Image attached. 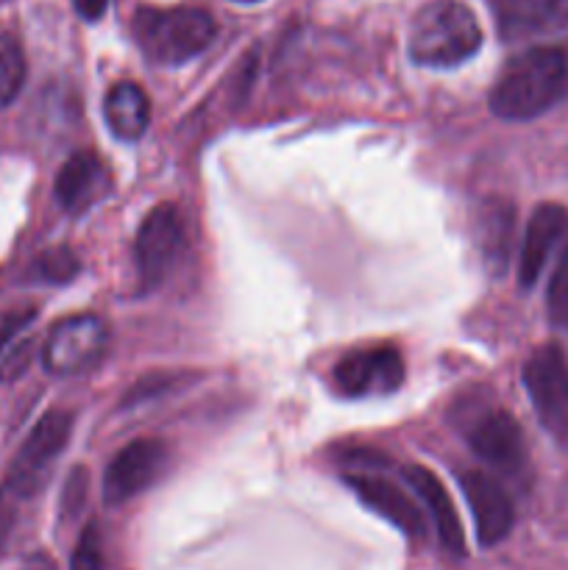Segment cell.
<instances>
[{"mask_svg":"<svg viewBox=\"0 0 568 570\" xmlns=\"http://www.w3.org/2000/svg\"><path fill=\"white\" fill-rule=\"evenodd\" d=\"M404 482L415 490V495L423 501V507H427L429 518H432L434 529H438V538L440 543H443V549L454 557L466 554L462 523L460 518H457L454 501H451L449 490L440 484V479L434 476L429 468L410 465L404 468Z\"/></svg>","mask_w":568,"mask_h":570,"instance_id":"16","label":"cell"},{"mask_svg":"<svg viewBox=\"0 0 568 570\" xmlns=\"http://www.w3.org/2000/svg\"><path fill=\"white\" fill-rule=\"evenodd\" d=\"M104 117L117 139H139L148 131L150 100L145 89L134 81H117L104 98Z\"/></svg>","mask_w":568,"mask_h":570,"instance_id":"17","label":"cell"},{"mask_svg":"<svg viewBox=\"0 0 568 570\" xmlns=\"http://www.w3.org/2000/svg\"><path fill=\"white\" fill-rule=\"evenodd\" d=\"M462 434L473 454L488 462L501 476H527V443H523L521 426L510 412L499 410V406H482L477 412H468L462 421Z\"/></svg>","mask_w":568,"mask_h":570,"instance_id":"5","label":"cell"},{"mask_svg":"<svg viewBox=\"0 0 568 570\" xmlns=\"http://www.w3.org/2000/svg\"><path fill=\"white\" fill-rule=\"evenodd\" d=\"M70 432L72 415L61 410L48 412L31 429V434H28L26 443L17 451L14 462H11L9 476L3 482V493H0V534L9 529L14 504L33 499L45 488V482L50 476V468H53L56 456L65 451Z\"/></svg>","mask_w":568,"mask_h":570,"instance_id":"4","label":"cell"},{"mask_svg":"<svg viewBox=\"0 0 568 570\" xmlns=\"http://www.w3.org/2000/svg\"><path fill=\"white\" fill-rule=\"evenodd\" d=\"M184 248V223L176 206L161 204L145 215L134 239V262L143 287H159L176 267Z\"/></svg>","mask_w":568,"mask_h":570,"instance_id":"8","label":"cell"},{"mask_svg":"<svg viewBox=\"0 0 568 570\" xmlns=\"http://www.w3.org/2000/svg\"><path fill=\"white\" fill-rule=\"evenodd\" d=\"M527 387L538 421L557 440H568V360L560 345H540L523 365Z\"/></svg>","mask_w":568,"mask_h":570,"instance_id":"7","label":"cell"},{"mask_svg":"<svg viewBox=\"0 0 568 570\" xmlns=\"http://www.w3.org/2000/svg\"><path fill=\"white\" fill-rule=\"evenodd\" d=\"M109 193V173L92 150H78L61 165L53 195L67 215H84Z\"/></svg>","mask_w":568,"mask_h":570,"instance_id":"15","label":"cell"},{"mask_svg":"<svg viewBox=\"0 0 568 570\" xmlns=\"http://www.w3.org/2000/svg\"><path fill=\"white\" fill-rule=\"evenodd\" d=\"M512 206L505 200H488L479 215V245L482 256L496 273L505 271L512 248Z\"/></svg>","mask_w":568,"mask_h":570,"instance_id":"18","label":"cell"},{"mask_svg":"<svg viewBox=\"0 0 568 570\" xmlns=\"http://www.w3.org/2000/svg\"><path fill=\"white\" fill-rule=\"evenodd\" d=\"M568 92V53L535 45L512 56L490 87V111L501 120L523 122L546 115Z\"/></svg>","mask_w":568,"mask_h":570,"instance_id":"1","label":"cell"},{"mask_svg":"<svg viewBox=\"0 0 568 570\" xmlns=\"http://www.w3.org/2000/svg\"><path fill=\"white\" fill-rule=\"evenodd\" d=\"M349 490H354L356 499L373 510L376 515H382L384 521L393 523L395 529H401L410 538H423L427 534V521H423L421 510L415 507V501L399 488V484L388 482L379 473H349L345 476Z\"/></svg>","mask_w":568,"mask_h":570,"instance_id":"14","label":"cell"},{"mask_svg":"<svg viewBox=\"0 0 568 570\" xmlns=\"http://www.w3.org/2000/svg\"><path fill=\"white\" fill-rule=\"evenodd\" d=\"M234 3H259V0H234Z\"/></svg>","mask_w":568,"mask_h":570,"instance_id":"26","label":"cell"},{"mask_svg":"<svg viewBox=\"0 0 568 570\" xmlns=\"http://www.w3.org/2000/svg\"><path fill=\"white\" fill-rule=\"evenodd\" d=\"M460 484L468 507H471L479 543L490 549V546H499L501 540H507V534L512 532V523H516V507H512L505 484L482 471H466L460 476Z\"/></svg>","mask_w":568,"mask_h":570,"instance_id":"11","label":"cell"},{"mask_svg":"<svg viewBox=\"0 0 568 570\" xmlns=\"http://www.w3.org/2000/svg\"><path fill=\"white\" fill-rule=\"evenodd\" d=\"M70 570H106L98 523H87L70 557Z\"/></svg>","mask_w":568,"mask_h":570,"instance_id":"22","label":"cell"},{"mask_svg":"<svg viewBox=\"0 0 568 570\" xmlns=\"http://www.w3.org/2000/svg\"><path fill=\"white\" fill-rule=\"evenodd\" d=\"M546 309H549V321L555 323L560 332H568V245L562 248L560 262H557L555 273H551L549 278Z\"/></svg>","mask_w":568,"mask_h":570,"instance_id":"21","label":"cell"},{"mask_svg":"<svg viewBox=\"0 0 568 570\" xmlns=\"http://www.w3.org/2000/svg\"><path fill=\"white\" fill-rule=\"evenodd\" d=\"M568 239V209L562 204H540L532 212L523 232L521 256H518V282L523 289L535 287L551 254Z\"/></svg>","mask_w":568,"mask_h":570,"instance_id":"12","label":"cell"},{"mask_svg":"<svg viewBox=\"0 0 568 570\" xmlns=\"http://www.w3.org/2000/svg\"><path fill=\"white\" fill-rule=\"evenodd\" d=\"M72 3H76V11L84 17V20L95 22V20H100V17H104L109 0H72Z\"/></svg>","mask_w":568,"mask_h":570,"instance_id":"25","label":"cell"},{"mask_svg":"<svg viewBox=\"0 0 568 570\" xmlns=\"http://www.w3.org/2000/svg\"><path fill=\"white\" fill-rule=\"evenodd\" d=\"M33 321H37V309H31V306H17V309L0 312V354H3L6 345H9L17 334L26 332Z\"/></svg>","mask_w":568,"mask_h":570,"instance_id":"23","label":"cell"},{"mask_svg":"<svg viewBox=\"0 0 568 570\" xmlns=\"http://www.w3.org/2000/svg\"><path fill=\"white\" fill-rule=\"evenodd\" d=\"M490 11L505 42L546 37L568 28V0H490Z\"/></svg>","mask_w":568,"mask_h":570,"instance_id":"13","label":"cell"},{"mask_svg":"<svg viewBox=\"0 0 568 570\" xmlns=\"http://www.w3.org/2000/svg\"><path fill=\"white\" fill-rule=\"evenodd\" d=\"M167 445L161 440H134L126 449L111 456L109 468L104 473V499L106 504L117 507L137 499L143 490H148L167 468Z\"/></svg>","mask_w":568,"mask_h":570,"instance_id":"10","label":"cell"},{"mask_svg":"<svg viewBox=\"0 0 568 570\" xmlns=\"http://www.w3.org/2000/svg\"><path fill=\"white\" fill-rule=\"evenodd\" d=\"M84 495H87V473L78 468V471H72L70 482H67V499H65L67 512H76L78 507L84 504Z\"/></svg>","mask_w":568,"mask_h":570,"instance_id":"24","label":"cell"},{"mask_svg":"<svg viewBox=\"0 0 568 570\" xmlns=\"http://www.w3.org/2000/svg\"><path fill=\"white\" fill-rule=\"evenodd\" d=\"M109 328L98 315H70L50 328L45 340L42 365L56 376L87 373L106 356Z\"/></svg>","mask_w":568,"mask_h":570,"instance_id":"6","label":"cell"},{"mask_svg":"<svg viewBox=\"0 0 568 570\" xmlns=\"http://www.w3.org/2000/svg\"><path fill=\"white\" fill-rule=\"evenodd\" d=\"M332 384L345 399L390 395L404 384V360L395 348L351 351L332 367Z\"/></svg>","mask_w":568,"mask_h":570,"instance_id":"9","label":"cell"},{"mask_svg":"<svg viewBox=\"0 0 568 570\" xmlns=\"http://www.w3.org/2000/svg\"><path fill=\"white\" fill-rule=\"evenodd\" d=\"M26 83V56L11 33L0 31V111L20 95Z\"/></svg>","mask_w":568,"mask_h":570,"instance_id":"19","label":"cell"},{"mask_svg":"<svg viewBox=\"0 0 568 570\" xmlns=\"http://www.w3.org/2000/svg\"><path fill=\"white\" fill-rule=\"evenodd\" d=\"M33 271H37V276L42 282L67 284L70 278L78 276L81 262H78V256L67 245H59V248H50L45 254H39V259L33 262Z\"/></svg>","mask_w":568,"mask_h":570,"instance_id":"20","label":"cell"},{"mask_svg":"<svg viewBox=\"0 0 568 570\" xmlns=\"http://www.w3.org/2000/svg\"><path fill=\"white\" fill-rule=\"evenodd\" d=\"M482 48V26L462 0H429L407 33L410 59L421 67H457Z\"/></svg>","mask_w":568,"mask_h":570,"instance_id":"2","label":"cell"},{"mask_svg":"<svg viewBox=\"0 0 568 570\" xmlns=\"http://www.w3.org/2000/svg\"><path fill=\"white\" fill-rule=\"evenodd\" d=\"M134 39L148 61L165 67L184 65L204 53L215 39L217 26L209 11L193 6H173V9H137L131 22Z\"/></svg>","mask_w":568,"mask_h":570,"instance_id":"3","label":"cell"}]
</instances>
